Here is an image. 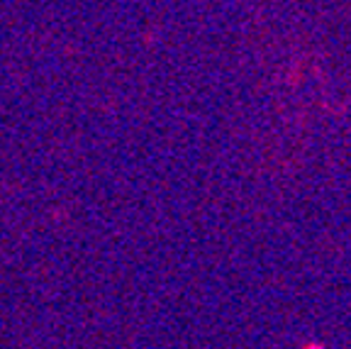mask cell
I'll use <instances>...</instances> for the list:
<instances>
[{
    "mask_svg": "<svg viewBox=\"0 0 351 349\" xmlns=\"http://www.w3.org/2000/svg\"><path fill=\"white\" fill-rule=\"evenodd\" d=\"M305 349H322V347H319V344H307Z\"/></svg>",
    "mask_w": 351,
    "mask_h": 349,
    "instance_id": "obj_1",
    "label": "cell"
}]
</instances>
